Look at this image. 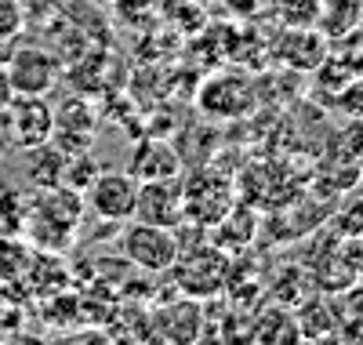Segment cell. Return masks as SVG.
<instances>
[{
    "label": "cell",
    "mask_w": 363,
    "mask_h": 345,
    "mask_svg": "<svg viewBox=\"0 0 363 345\" xmlns=\"http://www.w3.org/2000/svg\"><path fill=\"white\" fill-rule=\"evenodd\" d=\"M66 160H69L66 149H58L55 142H40V146H29V149H26V160H22V164H26V171H29L33 190H48V185L62 182Z\"/></svg>",
    "instance_id": "obj_13"
},
{
    "label": "cell",
    "mask_w": 363,
    "mask_h": 345,
    "mask_svg": "<svg viewBox=\"0 0 363 345\" xmlns=\"http://www.w3.org/2000/svg\"><path fill=\"white\" fill-rule=\"evenodd\" d=\"M102 168L87 156V149L84 153H69V160H66V171H62V185H69V190H77V193H84L91 182H95V175H99Z\"/></svg>",
    "instance_id": "obj_14"
},
{
    "label": "cell",
    "mask_w": 363,
    "mask_h": 345,
    "mask_svg": "<svg viewBox=\"0 0 363 345\" xmlns=\"http://www.w3.org/2000/svg\"><path fill=\"white\" fill-rule=\"evenodd\" d=\"M4 113H8V135H11L15 146L29 149V146L51 142L55 109L48 106L44 95H15L11 106H8Z\"/></svg>",
    "instance_id": "obj_8"
},
{
    "label": "cell",
    "mask_w": 363,
    "mask_h": 345,
    "mask_svg": "<svg viewBox=\"0 0 363 345\" xmlns=\"http://www.w3.org/2000/svg\"><path fill=\"white\" fill-rule=\"evenodd\" d=\"M255 102V91L247 84V77H218V80H211L203 84L200 91V106L211 113V116H244Z\"/></svg>",
    "instance_id": "obj_10"
},
{
    "label": "cell",
    "mask_w": 363,
    "mask_h": 345,
    "mask_svg": "<svg viewBox=\"0 0 363 345\" xmlns=\"http://www.w3.org/2000/svg\"><path fill=\"white\" fill-rule=\"evenodd\" d=\"M135 218L138 222H149V226H167V229H178L186 222V211H182V175L138 182Z\"/></svg>",
    "instance_id": "obj_7"
},
{
    "label": "cell",
    "mask_w": 363,
    "mask_h": 345,
    "mask_svg": "<svg viewBox=\"0 0 363 345\" xmlns=\"http://www.w3.org/2000/svg\"><path fill=\"white\" fill-rule=\"evenodd\" d=\"M11 99H15V91H11V84H8V73L0 70V113L11 106Z\"/></svg>",
    "instance_id": "obj_16"
},
{
    "label": "cell",
    "mask_w": 363,
    "mask_h": 345,
    "mask_svg": "<svg viewBox=\"0 0 363 345\" xmlns=\"http://www.w3.org/2000/svg\"><path fill=\"white\" fill-rule=\"evenodd\" d=\"M120 251L124 258L142 269V273H171V265L178 262V229H167V226H149V222H131L124 226V236H120Z\"/></svg>",
    "instance_id": "obj_3"
},
{
    "label": "cell",
    "mask_w": 363,
    "mask_h": 345,
    "mask_svg": "<svg viewBox=\"0 0 363 345\" xmlns=\"http://www.w3.org/2000/svg\"><path fill=\"white\" fill-rule=\"evenodd\" d=\"M4 73H8V84H11L15 95H48L58 84L62 66H58V58L44 48H18V51H11Z\"/></svg>",
    "instance_id": "obj_6"
},
{
    "label": "cell",
    "mask_w": 363,
    "mask_h": 345,
    "mask_svg": "<svg viewBox=\"0 0 363 345\" xmlns=\"http://www.w3.org/2000/svg\"><path fill=\"white\" fill-rule=\"evenodd\" d=\"M95 124H99V113L91 109L84 99H66L62 106H55V131H51V142L66 153H84L91 146V135H95Z\"/></svg>",
    "instance_id": "obj_9"
},
{
    "label": "cell",
    "mask_w": 363,
    "mask_h": 345,
    "mask_svg": "<svg viewBox=\"0 0 363 345\" xmlns=\"http://www.w3.org/2000/svg\"><path fill=\"white\" fill-rule=\"evenodd\" d=\"M153 334L171 341H196L203 334V305L196 298H182L153 317Z\"/></svg>",
    "instance_id": "obj_12"
},
{
    "label": "cell",
    "mask_w": 363,
    "mask_h": 345,
    "mask_svg": "<svg viewBox=\"0 0 363 345\" xmlns=\"http://www.w3.org/2000/svg\"><path fill=\"white\" fill-rule=\"evenodd\" d=\"M128 171L138 178V182H149V178H178L182 175V156L174 146L160 142V138H145L131 149V164Z\"/></svg>",
    "instance_id": "obj_11"
},
{
    "label": "cell",
    "mask_w": 363,
    "mask_h": 345,
    "mask_svg": "<svg viewBox=\"0 0 363 345\" xmlns=\"http://www.w3.org/2000/svg\"><path fill=\"white\" fill-rule=\"evenodd\" d=\"M26 26V11L18 0H0V44H8L22 33Z\"/></svg>",
    "instance_id": "obj_15"
},
{
    "label": "cell",
    "mask_w": 363,
    "mask_h": 345,
    "mask_svg": "<svg viewBox=\"0 0 363 345\" xmlns=\"http://www.w3.org/2000/svg\"><path fill=\"white\" fill-rule=\"evenodd\" d=\"M171 273L178 276V288L182 295L189 298H207V295H218L225 288V273H229V262L222 255V247H203V251H178V262L171 265Z\"/></svg>",
    "instance_id": "obj_5"
},
{
    "label": "cell",
    "mask_w": 363,
    "mask_h": 345,
    "mask_svg": "<svg viewBox=\"0 0 363 345\" xmlns=\"http://www.w3.org/2000/svg\"><path fill=\"white\" fill-rule=\"evenodd\" d=\"M87 211L102 218V222H116L124 226L135 218V204H138V178L131 171H99L95 182L84 190Z\"/></svg>",
    "instance_id": "obj_4"
},
{
    "label": "cell",
    "mask_w": 363,
    "mask_h": 345,
    "mask_svg": "<svg viewBox=\"0 0 363 345\" xmlns=\"http://www.w3.org/2000/svg\"><path fill=\"white\" fill-rule=\"evenodd\" d=\"M182 211L189 226H218L222 214L233 211V182L215 168H196L189 178H182Z\"/></svg>",
    "instance_id": "obj_2"
},
{
    "label": "cell",
    "mask_w": 363,
    "mask_h": 345,
    "mask_svg": "<svg viewBox=\"0 0 363 345\" xmlns=\"http://www.w3.org/2000/svg\"><path fill=\"white\" fill-rule=\"evenodd\" d=\"M80 218H84V193L58 182L48 190H37L26 200L22 229L40 251H66L77 236Z\"/></svg>",
    "instance_id": "obj_1"
}]
</instances>
